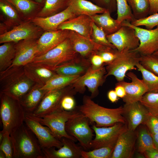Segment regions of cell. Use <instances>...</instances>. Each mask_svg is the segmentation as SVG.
I'll return each instance as SVG.
<instances>
[{"label": "cell", "mask_w": 158, "mask_h": 158, "mask_svg": "<svg viewBox=\"0 0 158 158\" xmlns=\"http://www.w3.org/2000/svg\"><path fill=\"white\" fill-rule=\"evenodd\" d=\"M137 131L127 128L118 137L111 158H131L135 151Z\"/></svg>", "instance_id": "20"}, {"label": "cell", "mask_w": 158, "mask_h": 158, "mask_svg": "<svg viewBox=\"0 0 158 158\" xmlns=\"http://www.w3.org/2000/svg\"><path fill=\"white\" fill-rule=\"evenodd\" d=\"M68 6L77 16L86 15L90 16L103 13L107 9L87 0H68Z\"/></svg>", "instance_id": "29"}, {"label": "cell", "mask_w": 158, "mask_h": 158, "mask_svg": "<svg viewBox=\"0 0 158 158\" xmlns=\"http://www.w3.org/2000/svg\"><path fill=\"white\" fill-rule=\"evenodd\" d=\"M14 158H44L42 149L25 122L10 135Z\"/></svg>", "instance_id": "2"}, {"label": "cell", "mask_w": 158, "mask_h": 158, "mask_svg": "<svg viewBox=\"0 0 158 158\" xmlns=\"http://www.w3.org/2000/svg\"><path fill=\"white\" fill-rule=\"evenodd\" d=\"M136 130L137 135L135 151L143 154L146 150L154 147L152 134L146 126L141 124Z\"/></svg>", "instance_id": "32"}, {"label": "cell", "mask_w": 158, "mask_h": 158, "mask_svg": "<svg viewBox=\"0 0 158 158\" xmlns=\"http://www.w3.org/2000/svg\"><path fill=\"white\" fill-rule=\"evenodd\" d=\"M150 5L149 15L158 13V0H148Z\"/></svg>", "instance_id": "51"}, {"label": "cell", "mask_w": 158, "mask_h": 158, "mask_svg": "<svg viewBox=\"0 0 158 158\" xmlns=\"http://www.w3.org/2000/svg\"><path fill=\"white\" fill-rule=\"evenodd\" d=\"M126 75L131 80V82L123 80L116 84L123 86L125 90L126 95L122 98L123 102L126 104L140 102L143 96L148 92L147 86L142 79L139 78L134 73L129 72Z\"/></svg>", "instance_id": "19"}, {"label": "cell", "mask_w": 158, "mask_h": 158, "mask_svg": "<svg viewBox=\"0 0 158 158\" xmlns=\"http://www.w3.org/2000/svg\"><path fill=\"white\" fill-rule=\"evenodd\" d=\"M70 30L44 31L37 40V56L43 54L56 47L68 38Z\"/></svg>", "instance_id": "23"}, {"label": "cell", "mask_w": 158, "mask_h": 158, "mask_svg": "<svg viewBox=\"0 0 158 158\" xmlns=\"http://www.w3.org/2000/svg\"><path fill=\"white\" fill-rule=\"evenodd\" d=\"M122 108L125 125L130 130H135L140 125L144 124L151 115L140 102L125 103Z\"/></svg>", "instance_id": "16"}, {"label": "cell", "mask_w": 158, "mask_h": 158, "mask_svg": "<svg viewBox=\"0 0 158 158\" xmlns=\"http://www.w3.org/2000/svg\"><path fill=\"white\" fill-rule=\"evenodd\" d=\"M91 128L95 137L90 143L91 150L105 147H114L121 134L127 129L125 123L120 122L106 127H98L93 124Z\"/></svg>", "instance_id": "9"}, {"label": "cell", "mask_w": 158, "mask_h": 158, "mask_svg": "<svg viewBox=\"0 0 158 158\" xmlns=\"http://www.w3.org/2000/svg\"><path fill=\"white\" fill-rule=\"evenodd\" d=\"M77 107L81 113L88 118L91 123L97 126H111L119 122L125 123L122 115V106L114 109L105 108L95 103L90 96L85 95L82 104Z\"/></svg>", "instance_id": "1"}, {"label": "cell", "mask_w": 158, "mask_h": 158, "mask_svg": "<svg viewBox=\"0 0 158 158\" xmlns=\"http://www.w3.org/2000/svg\"><path fill=\"white\" fill-rule=\"evenodd\" d=\"M115 49L101 51L98 52L97 54L102 57L105 65H107L111 63L116 58L117 56V49Z\"/></svg>", "instance_id": "47"}, {"label": "cell", "mask_w": 158, "mask_h": 158, "mask_svg": "<svg viewBox=\"0 0 158 158\" xmlns=\"http://www.w3.org/2000/svg\"><path fill=\"white\" fill-rule=\"evenodd\" d=\"M44 31L30 20L23 21L10 31L0 35V43L21 40L37 39Z\"/></svg>", "instance_id": "12"}, {"label": "cell", "mask_w": 158, "mask_h": 158, "mask_svg": "<svg viewBox=\"0 0 158 158\" xmlns=\"http://www.w3.org/2000/svg\"><path fill=\"white\" fill-rule=\"evenodd\" d=\"M91 66L90 59L80 55L72 60L56 67L53 71L58 74L80 76L87 71Z\"/></svg>", "instance_id": "25"}, {"label": "cell", "mask_w": 158, "mask_h": 158, "mask_svg": "<svg viewBox=\"0 0 158 158\" xmlns=\"http://www.w3.org/2000/svg\"><path fill=\"white\" fill-rule=\"evenodd\" d=\"M91 123L88 118L81 113L69 120L65 125L68 134L75 138L86 151L90 150V143L94 135L90 126Z\"/></svg>", "instance_id": "7"}, {"label": "cell", "mask_w": 158, "mask_h": 158, "mask_svg": "<svg viewBox=\"0 0 158 158\" xmlns=\"http://www.w3.org/2000/svg\"><path fill=\"white\" fill-rule=\"evenodd\" d=\"M4 135V133L2 130L0 131V143H1L3 138Z\"/></svg>", "instance_id": "56"}, {"label": "cell", "mask_w": 158, "mask_h": 158, "mask_svg": "<svg viewBox=\"0 0 158 158\" xmlns=\"http://www.w3.org/2000/svg\"><path fill=\"white\" fill-rule=\"evenodd\" d=\"M143 124L146 126L152 135L158 133V115H150Z\"/></svg>", "instance_id": "45"}, {"label": "cell", "mask_w": 158, "mask_h": 158, "mask_svg": "<svg viewBox=\"0 0 158 158\" xmlns=\"http://www.w3.org/2000/svg\"><path fill=\"white\" fill-rule=\"evenodd\" d=\"M135 19L145 18L149 15L148 0H127Z\"/></svg>", "instance_id": "36"}, {"label": "cell", "mask_w": 158, "mask_h": 158, "mask_svg": "<svg viewBox=\"0 0 158 158\" xmlns=\"http://www.w3.org/2000/svg\"><path fill=\"white\" fill-rule=\"evenodd\" d=\"M68 38L74 50L85 58L90 59L99 51L114 49L97 44L73 31L70 30Z\"/></svg>", "instance_id": "17"}, {"label": "cell", "mask_w": 158, "mask_h": 158, "mask_svg": "<svg viewBox=\"0 0 158 158\" xmlns=\"http://www.w3.org/2000/svg\"><path fill=\"white\" fill-rule=\"evenodd\" d=\"M73 96L67 95L63 99L61 103L62 109L66 111H71L76 108V104Z\"/></svg>", "instance_id": "46"}, {"label": "cell", "mask_w": 158, "mask_h": 158, "mask_svg": "<svg viewBox=\"0 0 158 158\" xmlns=\"http://www.w3.org/2000/svg\"><path fill=\"white\" fill-rule=\"evenodd\" d=\"M130 23L136 26H145L147 29H153L155 27H158V13L143 18L135 19Z\"/></svg>", "instance_id": "43"}, {"label": "cell", "mask_w": 158, "mask_h": 158, "mask_svg": "<svg viewBox=\"0 0 158 158\" xmlns=\"http://www.w3.org/2000/svg\"><path fill=\"white\" fill-rule=\"evenodd\" d=\"M140 63L146 69L158 76V56L141 55Z\"/></svg>", "instance_id": "42"}, {"label": "cell", "mask_w": 158, "mask_h": 158, "mask_svg": "<svg viewBox=\"0 0 158 158\" xmlns=\"http://www.w3.org/2000/svg\"><path fill=\"white\" fill-rule=\"evenodd\" d=\"M79 55L74 49L68 38L45 54L36 56L31 62L53 71L56 67L72 60Z\"/></svg>", "instance_id": "5"}, {"label": "cell", "mask_w": 158, "mask_h": 158, "mask_svg": "<svg viewBox=\"0 0 158 158\" xmlns=\"http://www.w3.org/2000/svg\"><path fill=\"white\" fill-rule=\"evenodd\" d=\"M136 67L142 74V79L148 88V92H158V76L144 68L140 63Z\"/></svg>", "instance_id": "37"}, {"label": "cell", "mask_w": 158, "mask_h": 158, "mask_svg": "<svg viewBox=\"0 0 158 158\" xmlns=\"http://www.w3.org/2000/svg\"><path fill=\"white\" fill-rule=\"evenodd\" d=\"M60 140L63 145L57 149L54 147L42 149L44 158H82L81 152L84 149L80 145L66 138Z\"/></svg>", "instance_id": "21"}, {"label": "cell", "mask_w": 158, "mask_h": 158, "mask_svg": "<svg viewBox=\"0 0 158 158\" xmlns=\"http://www.w3.org/2000/svg\"><path fill=\"white\" fill-rule=\"evenodd\" d=\"M152 135L154 147L158 150V133Z\"/></svg>", "instance_id": "54"}, {"label": "cell", "mask_w": 158, "mask_h": 158, "mask_svg": "<svg viewBox=\"0 0 158 158\" xmlns=\"http://www.w3.org/2000/svg\"><path fill=\"white\" fill-rule=\"evenodd\" d=\"M145 158H158V150L155 147L149 149L143 153Z\"/></svg>", "instance_id": "50"}, {"label": "cell", "mask_w": 158, "mask_h": 158, "mask_svg": "<svg viewBox=\"0 0 158 158\" xmlns=\"http://www.w3.org/2000/svg\"><path fill=\"white\" fill-rule=\"evenodd\" d=\"M117 11L116 20L120 24L126 20L130 23L135 19L127 0H116Z\"/></svg>", "instance_id": "38"}, {"label": "cell", "mask_w": 158, "mask_h": 158, "mask_svg": "<svg viewBox=\"0 0 158 158\" xmlns=\"http://www.w3.org/2000/svg\"><path fill=\"white\" fill-rule=\"evenodd\" d=\"M24 122L35 134L42 149H58L62 146L61 140L54 136L48 127L26 116Z\"/></svg>", "instance_id": "18"}, {"label": "cell", "mask_w": 158, "mask_h": 158, "mask_svg": "<svg viewBox=\"0 0 158 158\" xmlns=\"http://www.w3.org/2000/svg\"><path fill=\"white\" fill-rule=\"evenodd\" d=\"M42 85L37 84L20 100L25 114H32L48 91L41 89Z\"/></svg>", "instance_id": "28"}, {"label": "cell", "mask_w": 158, "mask_h": 158, "mask_svg": "<svg viewBox=\"0 0 158 158\" xmlns=\"http://www.w3.org/2000/svg\"><path fill=\"white\" fill-rule=\"evenodd\" d=\"M77 93L73 84L60 89L48 91L33 113L28 114L40 116L62 109L61 103L63 98L67 95H74Z\"/></svg>", "instance_id": "10"}, {"label": "cell", "mask_w": 158, "mask_h": 158, "mask_svg": "<svg viewBox=\"0 0 158 158\" xmlns=\"http://www.w3.org/2000/svg\"><path fill=\"white\" fill-rule=\"evenodd\" d=\"M140 102L151 115H158V92H147Z\"/></svg>", "instance_id": "39"}, {"label": "cell", "mask_w": 158, "mask_h": 158, "mask_svg": "<svg viewBox=\"0 0 158 158\" xmlns=\"http://www.w3.org/2000/svg\"><path fill=\"white\" fill-rule=\"evenodd\" d=\"M0 150L5 154L6 158H13V151L10 135L4 133V137L0 143Z\"/></svg>", "instance_id": "44"}, {"label": "cell", "mask_w": 158, "mask_h": 158, "mask_svg": "<svg viewBox=\"0 0 158 158\" xmlns=\"http://www.w3.org/2000/svg\"><path fill=\"white\" fill-rule=\"evenodd\" d=\"M0 9L7 27L13 28L24 21L14 6L6 0H0Z\"/></svg>", "instance_id": "31"}, {"label": "cell", "mask_w": 158, "mask_h": 158, "mask_svg": "<svg viewBox=\"0 0 158 158\" xmlns=\"http://www.w3.org/2000/svg\"><path fill=\"white\" fill-rule=\"evenodd\" d=\"M37 40H24L15 43V58L11 65L5 71L18 69L32 62L37 56Z\"/></svg>", "instance_id": "15"}, {"label": "cell", "mask_w": 158, "mask_h": 158, "mask_svg": "<svg viewBox=\"0 0 158 158\" xmlns=\"http://www.w3.org/2000/svg\"><path fill=\"white\" fill-rule=\"evenodd\" d=\"M114 90L119 97L123 98L125 96V90L123 86L120 85H116Z\"/></svg>", "instance_id": "52"}, {"label": "cell", "mask_w": 158, "mask_h": 158, "mask_svg": "<svg viewBox=\"0 0 158 158\" xmlns=\"http://www.w3.org/2000/svg\"><path fill=\"white\" fill-rule=\"evenodd\" d=\"M135 154H134V156H135V157L136 158H145L143 154L136 151ZM133 156V157H134Z\"/></svg>", "instance_id": "55"}, {"label": "cell", "mask_w": 158, "mask_h": 158, "mask_svg": "<svg viewBox=\"0 0 158 158\" xmlns=\"http://www.w3.org/2000/svg\"><path fill=\"white\" fill-rule=\"evenodd\" d=\"M80 113L77 107L71 111L61 109L53 112L40 116H34L28 114H25V115L48 127L54 136L59 140H60L62 138L65 137L76 142V139L67 133L65 125L69 120Z\"/></svg>", "instance_id": "4"}, {"label": "cell", "mask_w": 158, "mask_h": 158, "mask_svg": "<svg viewBox=\"0 0 158 158\" xmlns=\"http://www.w3.org/2000/svg\"><path fill=\"white\" fill-rule=\"evenodd\" d=\"M91 66L93 69L99 68L105 65L104 60L102 57L97 54H95L90 58Z\"/></svg>", "instance_id": "49"}, {"label": "cell", "mask_w": 158, "mask_h": 158, "mask_svg": "<svg viewBox=\"0 0 158 158\" xmlns=\"http://www.w3.org/2000/svg\"><path fill=\"white\" fill-rule=\"evenodd\" d=\"M80 76L56 74L41 87L48 91L60 89L73 84Z\"/></svg>", "instance_id": "33"}, {"label": "cell", "mask_w": 158, "mask_h": 158, "mask_svg": "<svg viewBox=\"0 0 158 158\" xmlns=\"http://www.w3.org/2000/svg\"><path fill=\"white\" fill-rule=\"evenodd\" d=\"M0 158H6V155L1 150H0Z\"/></svg>", "instance_id": "57"}, {"label": "cell", "mask_w": 158, "mask_h": 158, "mask_svg": "<svg viewBox=\"0 0 158 158\" xmlns=\"http://www.w3.org/2000/svg\"><path fill=\"white\" fill-rule=\"evenodd\" d=\"M97 5L110 10L116 7V0H91ZM110 11V10H109Z\"/></svg>", "instance_id": "48"}, {"label": "cell", "mask_w": 158, "mask_h": 158, "mask_svg": "<svg viewBox=\"0 0 158 158\" xmlns=\"http://www.w3.org/2000/svg\"><path fill=\"white\" fill-rule=\"evenodd\" d=\"M10 77L1 93L12 98L20 100L30 91L32 81L28 78L23 72L13 73Z\"/></svg>", "instance_id": "13"}, {"label": "cell", "mask_w": 158, "mask_h": 158, "mask_svg": "<svg viewBox=\"0 0 158 158\" xmlns=\"http://www.w3.org/2000/svg\"><path fill=\"white\" fill-rule=\"evenodd\" d=\"M90 17L95 24L102 29L107 35L116 32L122 26L116 19L111 17L109 9H107L103 13Z\"/></svg>", "instance_id": "30"}, {"label": "cell", "mask_w": 158, "mask_h": 158, "mask_svg": "<svg viewBox=\"0 0 158 158\" xmlns=\"http://www.w3.org/2000/svg\"><path fill=\"white\" fill-rule=\"evenodd\" d=\"M68 0H45L36 16L45 17L59 13L68 6Z\"/></svg>", "instance_id": "35"}, {"label": "cell", "mask_w": 158, "mask_h": 158, "mask_svg": "<svg viewBox=\"0 0 158 158\" xmlns=\"http://www.w3.org/2000/svg\"><path fill=\"white\" fill-rule=\"evenodd\" d=\"M107 96L108 99L112 103L116 102L118 100L119 97L118 96L115 90H109L108 92Z\"/></svg>", "instance_id": "53"}, {"label": "cell", "mask_w": 158, "mask_h": 158, "mask_svg": "<svg viewBox=\"0 0 158 158\" xmlns=\"http://www.w3.org/2000/svg\"><path fill=\"white\" fill-rule=\"evenodd\" d=\"M77 16L69 6L54 15L45 17L36 16L30 20L44 31H55L64 22Z\"/></svg>", "instance_id": "22"}, {"label": "cell", "mask_w": 158, "mask_h": 158, "mask_svg": "<svg viewBox=\"0 0 158 158\" xmlns=\"http://www.w3.org/2000/svg\"><path fill=\"white\" fill-rule=\"evenodd\" d=\"M106 73V68L104 66L93 69L91 66L87 71L73 84V87L77 92L81 94L84 93L85 87H87L92 99L98 95L99 87L105 82Z\"/></svg>", "instance_id": "8"}, {"label": "cell", "mask_w": 158, "mask_h": 158, "mask_svg": "<svg viewBox=\"0 0 158 158\" xmlns=\"http://www.w3.org/2000/svg\"><path fill=\"white\" fill-rule=\"evenodd\" d=\"M93 22L90 16L81 15L64 22L59 27L58 30L73 31L91 39Z\"/></svg>", "instance_id": "24"}, {"label": "cell", "mask_w": 158, "mask_h": 158, "mask_svg": "<svg viewBox=\"0 0 158 158\" xmlns=\"http://www.w3.org/2000/svg\"><path fill=\"white\" fill-rule=\"evenodd\" d=\"M107 34L102 29L97 26L93 22L91 39L95 42L102 46L116 49L115 47L107 40Z\"/></svg>", "instance_id": "41"}, {"label": "cell", "mask_w": 158, "mask_h": 158, "mask_svg": "<svg viewBox=\"0 0 158 158\" xmlns=\"http://www.w3.org/2000/svg\"><path fill=\"white\" fill-rule=\"evenodd\" d=\"M16 8L23 21L36 16L43 5L33 0H6Z\"/></svg>", "instance_id": "27"}, {"label": "cell", "mask_w": 158, "mask_h": 158, "mask_svg": "<svg viewBox=\"0 0 158 158\" xmlns=\"http://www.w3.org/2000/svg\"><path fill=\"white\" fill-rule=\"evenodd\" d=\"M117 56L111 63L107 65L106 78L109 76H114L118 82L123 81L127 72L136 70V66L140 63L141 55L133 50L125 49L116 51Z\"/></svg>", "instance_id": "6"}, {"label": "cell", "mask_w": 158, "mask_h": 158, "mask_svg": "<svg viewBox=\"0 0 158 158\" xmlns=\"http://www.w3.org/2000/svg\"><path fill=\"white\" fill-rule=\"evenodd\" d=\"M23 67L24 73L28 78L42 86L57 74L52 70L32 62Z\"/></svg>", "instance_id": "26"}, {"label": "cell", "mask_w": 158, "mask_h": 158, "mask_svg": "<svg viewBox=\"0 0 158 158\" xmlns=\"http://www.w3.org/2000/svg\"><path fill=\"white\" fill-rule=\"evenodd\" d=\"M109 41L119 52L125 49L134 50L139 45V41L132 28L122 25L116 32L107 35Z\"/></svg>", "instance_id": "14"}, {"label": "cell", "mask_w": 158, "mask_h": 158, "mask_svg": "<svg viewBox=\"0 0 158 158\" xmlns=\"http://www.w3.org/2000/svg\"><path fill=\"white\" fill-rule=\"evenodd\" d=\"M121 25L133 28L139 41V45L133 50L140 55L153 54L158 50V27L152 29H144L134 26L130 22L125 20Z\"/></svg>", "instance_id": "11"}, {"label": "cell", "mask_w": 158, "mask_h": 158, "mask_svg": "<svg viewBox=\"0 0 158 158\" xmlns=\"http://www.w3.org/2000/svg\"><path fill=\"white\" fill-rule=\"evenodd\" d=\"M114 147H105L81 152L82 158H111Z\"/></svg>", "instance_id": "40"}, {"label": "cell", "mask_w": 158, "mask_h": 158, "mask_svg": "<svg viewBox=\"0 0 158 158\" xmlns=\"http://www.w3.org/2000/svg\"><path fill=\"white\" fill-rule=\"evenodd\" d=\"M15 43L8 42L0 46V71H4L12 64L15 58L16 50Z\"/></svg>", "instance_id": "34"}, {"label": "cell", "mask_w": 158, "mask_h": 158, "mask_svg": "<svg viewBox=\"0 0 158 158\" xmlns=\"http://www.w3.org/2000/svg\"><path fill=\"white\" fill-rule=\"evenodd\" d=\"M37 2L43 5L45 0H35Z\"/></svg>", "instance_id": "58"}, {"label": "cell", "mask_w": 158, "mask_h": 158, "mask_svg": "<svg viewBox=\"0 0 158 158\" xmlns=\"http://www.w3.org/2000/svg\"><path fill=\"white\" fill-rule=\"evenodd\" d=\"M0 116L2 131L11 135L24 123L25 113L20 101L1 93Z\"/></svg>", "instance_id": "3"}, {"label": "cell", "mask_w": 158, "mask_h": 158, "mask_svg": "<svg viewBox=\"0 0 158 158\" xmlns=\"http://www.w3.org/2000/svg\"><path fill=\"white\" fill-rule=\"evenodd\" d=\"M154 54L158 56V50L153 54Z\"/></svg>", "instance_id": "59"}]
</instances>
